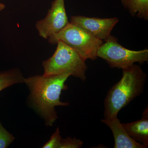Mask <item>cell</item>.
<instances>
[{
	"mask_svg": "<svg viewBox=\"0 0 148 148\" xmlns=\"http://www.w3.org/2000/svg\"><path fill=\"white\" fill-rule=\"evenodd\" d=\"M83 142L79 139L67 137L65 139L61 138L58 148H79L82 147Z\"/></svg>",
	"mask_w": 148,
	"mask_h": 148,
	"instance_id": "obj_13",
	"label": "cell"
},
{
	"mask_svg": "<svg viewBox=\"0 0 148 148\" xmlns=\"http://www.w3.org/2000/svg\"><path fill=\"white\" fill-rule=\"evenodd\" d=\"M5 8V5L3 3L0 2V12L4 10Z\"/></svg>",
	"mask_w": 148,
	"mask_h": 148,
	"instance_id": "obj_15",
	"label": "cell"
},
{
	"mask_svg": "<svg viewBox=\"0 0 148 148\" xmlns=\"http://www.w3.org/2000/svg\"><path fill=\"white\" fill-rule=\"evenodd\" d=\"M53 55L43 61L44 75L69 74L84 82L87 65L85 60L75 49L61 41L56 44Z\"/></svg>",
	"mask_w": 148,
	"mask_h": 148,
	"instance_id": "obj_3",
	"label": "cell"
},
{
	"mask_svg": "<svg viewBox=\"0 0 148 148\" xmlns=\"http://www.w3.org/2000/svg\"><path fill=\"white\" fill-rule=\"evenodd\" d=\"M70 76V74H65L25 78L24 84L29 91L27 104L43 120L47 127L53 126L58 119L55 107H66L70 104L61 101L60 97L62 91L68 89L66 82Z\"/></svg>",
	"mask_w": 148,
	"mask_h": 148,
	"instance_id": "obj_1",
	"label": "cell"
},
{
	"mask_svg": "<svg viewBox=\"0 0 148 148\" xmlns=\"http://www.w3.org/2000/svg\"><path fill=\"white\" fill-rule=\"evenodd\" d=\"M122 4L133 17L147 21L148 0H121Z\"/></svg>",
	"mask_w": 148,
	"mask_h": 148,
	"instance_id": "obj_11",
	"label": "cell"
},
{
	"mask_svg": "<svg viewBox=\"0 0 148 148\" xmlns=\"http://www.w3.org/2000/svg\"><path fill=\"white\" fill-rule=\"evenodd\" d=\"M122 70L121 79L110 88L104 100L106 119L118 117L122 109L144 92L147 75L141 67L134 64Z\"/></svg>",
	"mask_w": 148,
	"mask_h": 148,
	"instance_id": "obj_2",
	"label": "cell"
},
{
	"mask_svg": "<svg viewBox=\"0 0 148 148\" xmlns=\"http://www.w3.org/2000/svg\"><path fill=\"white\" fill-rule=\"evenodd\" d=\"M119 21V19L116 17L99 18L77 15L71 16L70 23L105 42L110 36L112 30Z\"/></svg>",
	"mask_w": 148,
	"mask_h": 148,
	"instance_id": "obj_7",
	"label": "cell"
},
{
	"mask_svg": "<svg viewBox=\"0 0 148 148\" xmlns=\"http://www.w3.org/2000/svg\"><path fill=\"white\" fill-rule=\"evenodd\" d=\"M112 132L114 140V148H146L144 145L136 142L127 134L118 117L112 119H103L101 121Z\"/></svg>",
	"mask_w": 148,
	"mask_h": 148,
	"instance_id": "obj_8",
	"label": "cell"
},
{
	"mask_svg": "<svg viewBox=\"0 0 148 148\" xmlns=\"http://www.w3.org/2000/svg\"><path fill=\"white\" fill-rule=\"evenodd\" d=\"M21 70L14 68L0 71V92L17 84L24 83L25 79Z\"/></svg>",
	"mask_w": 148,
	"mask_h": 148,
	"instance_id": "obj_10",
	"label": "cell"
},
{
	"mask_svg": "<svg viewBox=\"0 0 148 148\" xmlns=\"http://www.w3.org/2000/svg\"><path fill=\"white\" fill-rule=\"evenodd\" d=\"M48 40L51 45L62 42L75 49L85 61L96 60L98 58L97 50L103 42L84 29L70 23L61 32L50 36Z\"/></svg>",
	"mask_w": 148,
	"mask_h": 148,
	"instance_id": "obj_4",
	"label": "cell"
},
{
	"mask_svg": "<svg viewBox=\"0 0 148 148\" xmlns=\"http://www.w3.org/2000/svg\"><path fill=\"white\" fill-rule=\"evenodd\" d=\"M15 139V137L4 127L0 121V148H8Z\"/></svg>",
	"mask_w": 148,
	"mask_h": 148,
	"instance_id": "obj_12",
	"label": "cell"
},
{
	"mask_svg": "<svg viewBox=\"0 0 148 148\" xmlns=\"http://www.w3.org/2000/svg\"><path fill=\"white\" fill-rule=\"evenodd\" d=\"M129 136L136 142L148 147V108L144 110L142 119L130 123H122Z\"/></svg>",
	"mask_w": 148,
	"mask_h": 148,
	"instance_id": "obj_9",
	"label": "cell"
},
{
	"mask_svg": "<svg viewBox=\"0 0 148 148\" xmlns=\"http://www.w3.org/2000/svg\"><path fill=\"white\" fill-rule=\"evenodd\" d=\"M96 56L105 60L110 68L122 69L135 63L148 62V50H130L120 44L116 37L110 35L98 47Z\"/></svg>",
	"mask_w": 148,
	"mask_h": 148,
	"instance_id": "obj_5",
	"label": "cell"
},
{
	"mask_svg": "<svg viewBox=\"0 0 148 148\" xmlns=\"http://www.w3.org/2000/svg\"><path fill=\"white\" fill-rule=\"evenodd\" d=\"M59 127L56 128L49 140L42 147V148H58L61 137Z\"/></svg>",
	"mask_w": 148,
	"mask_h": 148,
	"instance_id": "obj_14",
	"label": "cell"
},
{
	"mask_svg": "<svg viewBox=\"0 0 148 148\" xmlns=\"http://www.w3.org/2000/svg\"><path fill=\"white\" fill-rule=\"evenodd\" d=\"M70 23L66 13L64 0H53L45 18L36 21V29L40 37L48 39Z\"/></svg>",
	"mask_w": 148,
	"mask_h": 148,
	"instance_id": "obj_6",
	"label": "cell"
}]
</instances>
